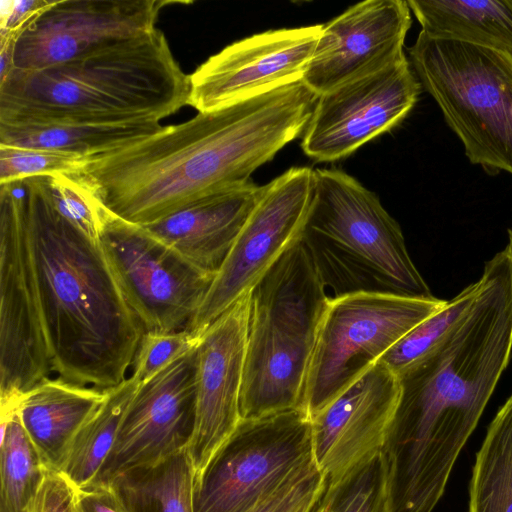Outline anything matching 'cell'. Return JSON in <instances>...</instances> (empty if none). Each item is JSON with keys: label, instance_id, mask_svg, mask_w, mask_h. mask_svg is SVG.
<instances>
[{"label": "cell", "instance_id": "8fae6325", "mask_svg": "<svg viewBox=\"0 0 512 512\" xmlns=\"http://www.w3.org/2000/svg\"><path fill=\"white\" fill-rule=\"evenodd\" d=\"M39 287L20 179L0 183V396L50 377Z\"/></svg>", "mask_w": 512, "mask_h": 512}, {"label": "cell", "instance_id": "8d00e7d4", "mask_svg": "<svg viewBox=\"0 0 512 512\" xmlns=\"http://www.w3.org/2000/svg\"><path fill=\"white\" fill-rule=\"evenodd\" d=\"M508 245L512 248V227L508 229Z\"/></svg>", "mask_w": 512, "mask_h": 512}, {"label": "cell", "instance_id": "2e32d148", "mask_svg": "<svg viewBox=\"0 0 512 512\" xmlns=\"http://www.w3.org/2000/svg\"><path fill=\"white\" fill-rule=\"evenodd\" d=\"M322 27L268 30L226 46L189 75L188 104L212 111L302 81Z\"/></svg>", "mask_w": 512, "mask_h": 512}, {"label": "cell", "instance_id": "ac0fdd59", "mask_svg": "<svg viewBox=\"0 0 512 512\" xmlns=\"http://www.w3.org/2000/svg\"><path fill=\"white\" fill-rule=\"evenodd\" d=\"M251 292L215 319L197 345L196 422L188 453L196 474L234 431L240 416Z\"/></svg>", "mask_w": 512, "mask_h": 512}, {"label": "cell", "instance_id": "ba28073f", "mask_svg": "<svg viewBox=\"0 0 512 512\" xmlns=\"http://www.w3.org/2000/svg\"><path fill=\"white\" fill-rule=\"evenodd\" d=\"M446 303L374 291L330 296L309 362L302 409L315 415Z\"/></svg>", "mask_w": 512, "mask_h": 512}, {"label": "cell", "instance_id": "ffe728a7", "mask_svg": "<svg viewBox=\"0 0 512 512\" xmlns=\"http://www.w3.org/2000/svg\"><path fill=\"white\" fill-rule=\"evenodd\" d=\"M261 190L262 186L249 181L206 195L141 226L196 267L216 274Z\"/></svg>", "mask_w": 512, "mask_h": 512}, {"label": "cell", "instance_id": "5bb4252c", "mask_svg": "<svg viewBox=\"0 0 512 512\" xmlns=\"http://www.w3.org/2000/svg\"><path fill=\"white\" fill-rule=\"evenodd\" d=\"M197 345L139 384L91 486H108L126 470L188 450L196 422Z\"/></svg>", "mask_w": 512, "mask_h": 512}, {"label": "cell", "instance_id": "f546056e", "mask_svg": "<svg viewBox=\"0 0 512 512\" xmlns=\"http://www.w3.org/2000/svg\"><path fill=\"white\" fill-rule=\"evenodd\" d=\"M87 160L68 152L0 145V183L34 176L75 174Z\"/></svg>", "mask_w": 512, "mask_h": 512}, {"label": "cell", "instance_id": "277c9868", "mask_svg": "<svg viewBox=\"0 0 512 512\" xmlns=\"http://www.w3.org/2000/svg\"><path fill=\"white\" fill-rule=\"evenodd\" d=\"M189 75L154 30L85 57L0 79V123H118L170 116L188 104Z\"/></svg>", "mask_w": 512, "mask_h": 512}, {"label": "cell", "instance_id": "7c38bea8", "mask_svg": "<svg viewBox=\"0 0 512 512\" xmlns=\"http://www.w3.org/2000/svg\"><path fill=\"white\" fill-rule=\"evenodd\" d=\"M314 187V170L291 167L262 186L259 198L234 241L186 331L200 334L250 293L304 234Z\"/></svg>", "mask_w": 512, "mask_h": 512}, {"label": "cell", "instance_id": "1f68e13d", "mask_svg": "<svg viewBox=\"0 0 512 512\" xmlns=\"http://www.w3.org/2000/svg\"><path fill=\"white\" fill-rule=\"evenodd\" d=\"M188 331L144 333L131 364L133 379L142 383L169 365L199 342Z\"/></svg>", "mask_w": 512, "mask_h": 512}, {"label": "cell", "instance_id": "d4e9b609", "mask_svg": "<svg viewBox=\"0 0 512 512\" xmlns=\"http://www.w3.org/2000/svg\"><path fill=\"white\" fill-rule=\"evenodd\" d=\"M19 398L1 400L0 512H30L49 471L21 423Z\"/></svg>", "mask_w": 512, "mask_h": 512}, {"label": "cell", "instance_id": "836d02e7", "mask_svg": "<svg viewBox=\"0 0 512 512\" xmlns=\"http://www.w3.org/2000/svg\"><path fill=\"white\" fill-rule=\"evenodd\" d=\"M76 495L62 473L49 470L30 512H78Z\"/></svg>", "mask_w": 512, "mask_h": 512}, {"label": "cell", "instance_id": "d6986e66", "mask_svg": "<svg viewBox=\"0 0 512 512\" xmlns=\"http://www.w3.org/2000/svg\"><path fill=\"white\" fill-rule=\"evenodd\" d=\"M400 389L398 376L378 361L310 417L314 461L328 479L381 451Z\"/></svg>", "mask_w": 512, "mask_h": 512}, {"label": "cell", "instance_id": "d590c367", "mask_svg": "<svg viewBox=\"0 0 512 512\" xmlns=\"http://www.w3.org/2000/svg\"><path fill=\"white\" fill-rule=\"evenodd\" d=\"M78 512H125L110 486L77 489Z\"/></svg>", "mask_w": 512, "mask_h": 512}, {"label": "cell", "instance_id": "9c48e42d", "mask_svg": "<svg viewBox=\"0 0 512 512\" xmlns=\"http://www.w3.org/2000/svg\"><path fill=\"white\" fill-rule=\"evenodd\" d=\"M314 463L304 409L241 419L196 474L194 512H248Z\"/></svg>", "mask_w": 512, "mask_h": 512}, {"label": "cell", "instance_id": "6da1fadb", "mask_svg": "<svg viewBox=\"0 0 512 512\" xmlns=\"http://www.w3.org/2000/svg\"><path fill=\"white\" fill-rule=\"evenodd\" d=\"M459 322L398 375L400 397L381 449L389 495L432 507L512 354V248L486 261Z\"/></svg>", "mask_w": 512, "mask_h": 512}, {"label": "cell", "instance_id": "4fadbf2b", "mask_svg": "<svg viewBox=\"0 0 512 512\" xmlns=\"http://www.w3.org/2000/svg\"><path fill=\"white\" fill-rule=\"evenodd\" d=\"M421 88L405 56L319 95L302 134L303 152L318 162L351 155L401 123L416 105Z\"/></svg>", "mask_w": 512, "mask_h": 512}, {"label": "cell", "instance_id": "5b68a950", "mask_svg": "<svg viewBox=\"0 0 512 512\" xmlns=\"http://www.w3.org/2000/svg\"><path fill=\"white\" fill-rule=\"evenodd\" d=\"M303 239L251 291L241 419L302 408L318 327L330 297Z\"/></svg>", "mask_w": 512, "mask_h": 512}, {"label": "cell", "instance_id": "9a60e30c", "mask_svg": "<svg viewBox=\"0 0 512 512\" xmlns=\"http://www.w3.org/2000/svg\"><path fill=\"white\" fill-rule=\"evenodd\" d=\"M163 0H57L17 37L16 70H39L111 48L154 30ZM11 69V70H12Z\"/></svg>", "mask_w": 512, "mask_h": 512}, {"label": "cell", "instance_id": "4316f807", "mask_svg": "<svg viewBox=\"0 0 512 512\" xmlns=\"http://www.w3.org/2000/svg\"><path fill=\"white\" fill-rule=\"evenodd\" d=\"M469 496V512H512V394L476 455Z\"/></svg>", "mask_w": 512, "mask_h": 512}, {"label": "cell", "instance_id": "52a82bcc", "mask_svg": "<svg viewBox=\"0 0 512 512\" xmlns=\"http://www.w3.org/2000/svg\"><path fill=\"white\" fill-rule=\"evenodd\" d=\"M408 52L470 163L512 175V55L423 31Z\"/></svg>", "mask_w": 512, "mask_h": 512}, {"label": "cell", "instance_id": "e575fe53", "mask_svg": "<svg viewBox=\"0 0 512 512\" xmlns=\"http://www.w3.org/2000/svg\"><path fill=\"white\" fill-rule=\"evenodd\" d=\"M54 1L21 0L8 1L6 9H2L1 36L18 37L21 32Z\"/></svg>", "mask_w": 512, "mask_h": 512}, {"label": "cell", "instance_id": "8992f818", "mask_svg": "<svg viewBox=\"0 0 512 512\" xmlns=\"http://www.w3.org/2000/svg\"><path fill=\"white\" fill-rule=\"evenodd\" d=\"M302 239L333 296L374 291L434 297L408 253L398 222L374 192L341 170H314Z\"/></svg>", "mask_w": 512, "mask_h": 512}, {"label": "cell", "instance_id": "f1b7e54d", "mask_svg": "<svg viewBox=\"0 0 512 512\" xmlns=\"http://www.w3.org/2000/svg\"><path fill=\"white\" fill-rule=\"evenodd\" d=\"M479 290V281L465 287L446 305L424 319L379 360L397 376L429 352L464 316Z\"/></svg>", "mask_w": 512, "mask_h": 512}, {"label": "cell", "instance_id": "44dd1931", "mask_svg": "<svg viewBox=\"0 0 512 512\" xmlns=\"http://www.w3.org/2000/svg\"><path fill=\"white\" fill-rule=\"evenodd\" d=\"M106 394V390L47 377L20 396L21 423L49 470L61 471L74 438Z\"/></svg>", "mask_w": 512, "mask_h": 512}, {"label": "cell", "instance_id": "e0dca14e", "mask_svg": "<svg viewBox=\"0 0 512 512\" xmlns=\"http://www.w3.org/2000/svg\"><path fill=\"white\" fill-rule=\"evenodd\" d=\"M411 10L403 0L357 3L323 24L303 82L317 96L404 58Z\"/></svg>", "mask_w": 512, "mask_h": 512}, {"label": "cell", "instance_id": "7a4b0ae2", "mask_svg": "<svg viewBox=\"0 0 512 512\" xmlns=\"http://www.w3.org/2000/svg\"><path fill=\"white\" fill-rule=\"evenodd\" d=\"M317 95L303 81L164 126L124 148L89 158L72 174L114 215L157 221L251 174L302 135Z\"/></svg>", "mask_w": 512, "mask_h": 512}, {"label": "cell", "instance_id": "603a6c76", "mask_svg": "<svg viewBox=\"0 0 512 512\" xmlns=\"http://www.w3.org/2000/svg\"><path fill=\"white\" fill-rule=\"evenodd\" d=\"M421 31L512 55V0H409Z\"/></svg>", "mask_w": 512, "mask_h": 512}, {"label": "cell", "instance_id": "4dcf8cb0", "mask_svg": "<svg viewBox=\"0 0 512 512\" xmlns=\"http://www.w3.org/2000/svg\"><path fill=\"white\" fill-rule=\"evenodd\" d=\"M53 202L59 212L91 237L99 240L107 214L96 195L72 174L49 176Z\"/></svg>", "mask_w": 512, "mask_h": 512}, {"label": "cell", "instance_id": "30bf717a", "mask_svg": "<svg viewBox=\"0 0 512 512\" xmlns=\"http://www.w3.org/2000/svg\"><path fill=\"white\" fill-rule=\"evenodd\" d=\"M99 242L144 333L186 330L215 274L196 267L141 225L109 210Z\"/></svg>", "mask_w": 512, "mask_h": 512}, {"label": "cell", "instance_id": "cb8c5ba5", "mask_svg": "<svg viewBox=\"0 0 512 512\" xmlns=\"http://www.w3.org/2000/svg\"><path fill=\"white\" fill-rule=\"evenodd\" d=\"M196 471L188 450L115 476L108 486L125 512H194Z\"/></svg>", "mask_w": 512, "mask_h": 512}, {"label": "cell", "instance_id": "3957f363", "mask_svg": "<svg viewBox=\"0 0 512 512\" xmlns=\"http://www.w3.org/2000/svg\"><path fill=\"white\" fill-rule=\"evenodd\" d=\"M51 371L108 390L127 377L143 328L98 239L56 208L49 176L20 179Z\"/></svg>", "mask_w": 512, "mask_h": 512}, {"label": "cell", "instance_id": "d6a6232c", "mask_svg": "<svg viewBox=\"0 0 512 512\" xmlns=\"http://www.w3.org/2000/svg\"><path fill=\"white\" fill-rule=\"evenodd\" d=\"M326 483L316 463L248 512H310Z\"/></svg>", "mask_w": 512, "mask_h": 512}, {"label": "cell", "instance_id": "7402d4cb", "mask_svg": "<svg viewBox=\"0 0 512 512\" xmlns=\"http://www.w3.org/2000/svg\"><path fill=\"white\" fill-rule=\"evenodd\" d=\"M163 128L155 120L118 123H0V145L56 150L89 159L141 141Z\"/></svg>", "mask_w": 512, "mask_h": 512}, {"label": "cell", "instance_id": "484cf974", "mask_svg": "<svg viewBox=\"0 0 512 512\" xmlns=\"http://www.w3.org/2000/svg\"><path fill=\"white\" fill-rule=\"evenodd\" d=\"M139 382L128 377L106 390V398L74 438L62 473L77 489L91 486L109 455Z\"/></svg>", "mask_w": 512, "mask_h": 512}, {"label": "cell", "instance_id": "83f0119b", "mask_svg": "<svg viewBox=\"0 0 512 512\" xmlns=\"http://www.w3.org/2000/svg\"><path fill=\"white\" fill-rule=\"evenodd\" d=\"M387 475L382 451L375 452L334 479L310 512H386Z\"/></svg>", "mask_w": 512, "mask_h": 512}]
</instances>
